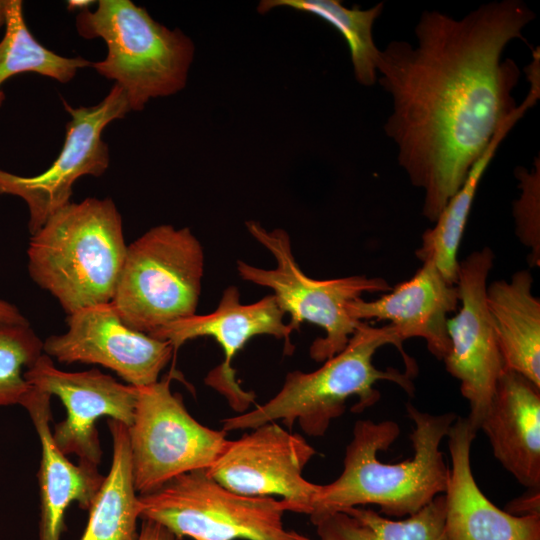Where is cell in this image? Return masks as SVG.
<instances>
[{
  "mask_svg": "<svg viewBox=\"0 0 540 540\" xmlns=\"http://www.w3.org/2000/svg\"><path fill=\"white\" fill-rule=\"evenodd\" d=\"M392 325L373 327L361 322L346 347L315 371H292L280 391L265 404L222 421L223 431L253 429L282 420L291 428L298 422L309 436H323L355 397L359 413L380 400L379 381L398 385L413 395L415 361L406 354Z\"/></svg>",
  "mask_w": 540,
  "mask_h": 540,
  "instance_id": "7a4b0ae2",
  "label": "cell"
},
{
  "mask_svg": "<svg viewBox=\"0 0 540 540\" xmlns=\"http://www.w3.org/2000/svg\"><path fill=\"white\" fill-rule=\"evenodd\" d=\"M91 1H69L68 2V7L70 9H76V8H80L81 10L85 9V8H88L89 5H91Z\"/></svg>",
  "mask_w": 540,
  "mask_h": 540,
  "instance_id": "4dcf8cb0",
  "label": "cell"
},
{
  "mask_svg": "<svg viewBox=\"0 0 540 540\" xmlns=\"http://www.w3.org/2000/svg\"><path fill=\"white\" fill-rule=\"evenodd\" d=\"M284 312L274 295H267L251 304L240 302L236 286H228L222 293L217 308L205 315H193L170 323L150 336L168 342L176 351L189 340L209 336L221 346L224 360L205 377V384L222 394L230 407L243 413L255 400L252 391H245L235 378L232 361L254 336L271 335L285 342V353L291 354L293 329L284 323Z\"/></svg>",
  "mask_w": 540,
  "mask_h": 540,
  "instance_id": "9a60e30c",
  "label": "cell"
},
{
  "mask_svg": "<svg viewBox=\"0 0 540 540\" xmlns=\"http://www.w3.org/2000/svg\"><path fill=\"white\" fill-rule=\"evenodd\" d=\"M459 303L457 286L449 284L432 261H425L410 279L379 298L350 302L348 312L356 321H389L401 342L424 339L428 351L443 361L450 350L449 314L458 310Z\"/></svg>",
  "mask_w": 540,
  "mask_h": 540,
  "instance_id": "e0dca14e",
  "label": "cell"
},
{
  "mask_svg": "<svg viewBox=\"0 0 540 540\" xmlns=\"http://www.w3.org/2000/svg\"><path fill=\"white\" fill-rule=\"evenodd\" d=\"M127 250L111 198H86L57 211L27 250L31 279L70 315L111 302Z\"/></svg>",
  "mask_w": 540,
  "mask_h": 540,
  "instance_id": "277c9868",
  "label": "cell"
},
{
  "mask_svg": "<svg viewBox=\"0 0 540 540\" xmlns=\"http://www.w3.org/2000/svg\"><path fill=\"white\" fill-rule=\"evenodd\" d=\"M521 190L513 204L515 232L521 243L530 249L528 263L540 266V164L536 159L533 168H519L515 172Z\"/></svg>",
  "mask_w": 540,
  "mask_h": 540,
  "instance_id": "4316f807",
  "label": "cell"
},
{
  "mask_svg": "<svg viewBox=\"0 0 540 540\" xmlns=\"http://www.w3.org/2000/svg\"><path fill=\"white\" fill-rule=\"evenodd\" d=\"M319 540H448L444 494L415 514L391 520L372 509L348 507L310 517ZM293 540H313L290 531Z\"/></svg>",
  "mask_w": 540,
  "mask_h": 540,
  "instance_id": "603a6c76",
  "label": "cell"
},
{
  "mask_svg": "<svg viewBox=\"0 0 540 540\" xmlns=\"http://www.w3.org/2000/svg\"><path fill=\"white\" fill-rule=\"evenodd\" d=\"M535 103L533 96L525 97L517 112L497 131L486 151L473 165L465 182L443 208L434 226L422 234L421 244L416 249L415 256L422 263L432 261L451 285L457 283L458 250L481 178L502 140Z\"/></svg>",
  "mask_w": 540,
  "mask_h": 540,
  "instance_id": "44dd1931",
  "label": "cell"
},
{
  "mask_svg": "<svg viewBox=\"0 0 540 540\" xmlns=\"http://www.w3.org/2000/svg\"><path fill=\"white\" fill-rule=\"evenodd\" d=\"M113 454L109 473L90 508L80 540H138L139 495L135 490L128 427L108 419Z\"/></svg>",
  "mask_w": 540,
  "mask_h": 540,
  "instance_id": "7402d4cb",
  "label": "cell"
},
{
  "mask_svg": "<svg viewBox=\"0 0 540 540\" xmlns=\"http://www.w3.org/2000/svg\"><path fill=\"white\" fill-rule=\"evenodd\" d=\"M171 374L137 387L133 421L128 427L134 487L138 495L155 491L181 474L209 469L229 440L187 411L170 388Z\"/></svg>",
  "mask_w": 540,
  "mask_h": 540,
  "instance_id": "9c48e42d",
  "label": "cell"
},
{
  "mask_svg": "<svg viewBox=\"0 0 540 540\" xmlns=\"http://www.w3.org/2000/svg\"><path fill=\"white\" fill-rule=\"evenodd\" d=\"M50 399V394L30 385L19 404L28 412L41 446L38 540H61L66 509L77 502L88 511L105 478L98 466L81 461L74 464L58 448L50 427Z\"/></svg>",
  "mask_w": 540,
  "mask_h": 540,
  "instance_id": "d6986e66",
  "label": "cell"
},
{
  "mask_svg": "<svg viewBox=\"0 0 540 540\" xmlns=\"http://www.w3.org/2000/svg\"><path fill=\"white\" fill-rule=\"evenodd\" d=\"M539 499V489H529L528 494H524L510 502L506 512L515 516L540 515Z\"/></svg>",
  "mask_w": 540,
  "mask_h": 540,
  "instance_id": "83f0119b",
  "label": "cell"
},
{
  "mask_svg": "<svg viewBox=\"0 0 540 540\" xmlns=\"http://www.w3.org/2000/svg\"><path fill=\"white\" fill-rule=\"evenodd\" d=\"M245 225L251 236L272 253L276 267L263 269L238 260L239 276L273 291L278 306L289 313L288 325L293 331L302 322L324 330L325 336L315 339L309 348L310 357L316 362H324L341 352L362 322L349 315L350 302L364 293H386L392 288L381 277L354 275L325 280L309 277L297 264L285 230L268 231L254 220Z\"/></svg>",
  "mask_w": 540,
  "mask_h": 540,
  "instance_id": "52a82bcc",
  "label": "cell"
},
{
  "mask_svg": "<svg viewBox=\"0 0 540 540\" xmlns=\"http://www.w3.org/2000/svg\"><path fill=\"white\" fill-rule=\"evenodd\" d=\"M43 354L30 324L0 325V407L20 404L30 385L24 372Z\"/></svg>",
  "mask_w": 540,
  "mask_h": 540,
  "instance_id": "484cf974",
  "label": "cell"
},
{
  "mask_svg": "<svg viewBox=\"0 0 540 540\" xmlns=\"http://www.w3.org/2000/svg\"><path fill=\"white\" fill-rule=\"evenodd\" d=\"M67 326L43 341L44 354L61 363L101 365L135 387L157 382L174 352L168 342L125 325L111 302L68 315Z\"/></svg>",
  "mask_w": 540,
  "mask_h": 540,
  "instance_id": "5bb4252c",
  "label": "cell"
},
{
  "mask_svg": "<svg viewBox=\"0 0 540 540\" xmlns=\"http://www.w3.org/2000/svg\"><path fill=\"white\" fill-rule=\"evenodd\" d=\"M534 19L520 0L482 4L461 18L424 11L415 46L394 40L379 50L377 81L392 100L384 131L399 166L423 191L430 222L517 112L520 71L502 54Z\"/></svg>",
  "mask_w": 540,
  "mask_h": 540,
  "instance_id": "6da1fadb",
  "label": "cell"
},
{
  "mask_svg": "<svg viewBox=\"0 0 540 540\" xmlns=\"http://www.w3.org/2000/svg\"><path fill=\"white\" fill-rule=\"evenodd\" d=\"M494 257L485 246L459 261L456 286L460 307L447 322L450 350L443 360L447 372L460 382V392L470 409L466 418L477 431L505 371L486 303Z\"/></svg>",
  "mask_w": 540,
  "mask_h": 540,
  "instance_id": "8fae6325",
  "label": "cell"
},
{
  "mask_svg": "<svg viewBox=\"0 0 540 540\" xmlns=\"http://www.w3.org/2000/svg\"><path fill=\"white\" fill-rule=\"evenodd\" d=\"M138 540H178L176 536L164 526L151 521L143 520Z\"/></svg>",
  "mask_w": 540,
  "mask_h": 540,
  "instance_id": "f1b7e54d",
  "label": "cell"
},
{
  "mask_svg": "<svg viewBox=\"0 0 540 540\" xmlns=\"http://www.w3.org/2000/svg\"><path fill=\"white\" fill-rule=\"evenodd\" d=\"M4 26L0 40V107L5 99L1 86L16 74L34 72L68 83L79 69L91 66L87 59L63 57L41 45L25 23L21 0H5Z\"/></svg>",
  "mask_w": 540,
  "mask_h": 540,
  "instance_id": "d4e9b609",
  "label": "cell"
},
{
  "mask_svg": "<svg viewBox=\"0 0 540 540\" xmlns=\"http://www.w3.org/2000/svg\"><path fill=\"white\" fill-rule=\"evenodd\" d=\"M140 519L154 521L178 540H293L283 525L282 500L237 494L207 469L171 479L155 491L139 495Z\"/></svg>",
  "mask_w": 540,
  "mask_h": 540,
  "instance_id": "ba28073f",
  "label": "cell"
},
{
  "mask_svg": "<svg viewBox=\"0 0 540 540\" xmlns=\"http://www.w3.org/2000/svg\"><path fill=\"white\" fill-rule=\"evenodd\" d=\"M406 412L414 425L412 457L398 463L378 458L400 434L395 421H356L343 470L333 482L320 485L310 517L367 504L388 516H409L444 494L449 468L440 445L458 416L423 412L410 403Z\"/></svg>",
  "mask_w": 540,
  "mask_h": 540,
  "instance_id": "3957f363",
  "label": "cell"
},
{
  "mask_svg": "<svg viewBox=\"0 0 540 540\" xmlns=\"http://www.w3.org/2000/svg\"><path fill=\"white\" fill-rule=\"evenodd\" d=\"M29 385L57 396L66 409V418L54 425L53 439L65 454L98 466L102 449L96 428L98 418L109 417L129 427L133 421L137 387L123 384L98 369L66 372L42 354L25 370Z\"/></svg>",
  "mask_w": 540,
  "mask_h": 540,
  "instance_id": "4fadbf2b",
  "label": "cell"
},
{
  "mask_svg": "<svg viewBox=\"0 0 540 540\" xmlns=\"http://www.w3.org/2000/svg\"><path fill=\"white\" fill-rule=\"evenodd\" d=\"M3 324H30L27 318L14 304L0 299V325Z\"/></svg>",
  "mask_w": 540,
  "mask_h": 540,
  "instance_id": "f546056e",
  "label": "cell"
},
{
  "mask_svg": "<svg viewBox=\"0 0 540 540\" xmlns=\"http://www.w3.org/2000/svg\"><path fill=\"white\" fill-rule=\"evenodd\" d=\"M288 7L315 15L331 24L345 39L351 56L356 80L363 86L377 81L376 62L379 48L373 39V25L383 11L384 4L371 8H347L338 0H263L257 11L264 14L273 8Z\"/></svg>",
  "mask_w": 540,
  "mask_h": 540,
  "instance_id": "cb8c5ba5",
  "label": "cell"
},
{
  "mask_svg": "<svg viewBox=\"0 0 540 540\" xmlns=\"http://www.w3.org/2000/svg\"><path fill=\"white\" fill-rule=\"evenodd\" d=\"M203 272V248L189 228L153 227L127 245L111 304L125 325L151 335L196 314Z\"/></svg>",
  "mask_w": 540,
  "mask_h": 540,
  "instance_id": "8992f818",
  "label": "cell"
},
{
  "mask_svg": "<svg viewBox=\"0 0 540 540\" xmlns=\"http://www.w3.org/2000/svg\"><path fill=\"white\" fill-rule=\"evenodd\" d=\"M480 429L503 468L528 489H540V387L505 370Z\"/></svg>",
  "mask_w": 540,
  "mask_h": 540,
  "instance_id": "ac0fdd59",
  "label": "cell"
},
{
  "mask_svg": "<svg viewBox=\"0 0 540 540\" xmlns=\"http://www.w3.org/2000/svg\"><path fill=\"white\" fill-rule=\"evenodd\" d=\"M236 440L207 469L227 489L244 496H280L287 511L310 515L320 485L303 477L315 449L299 434L268 422Z\"/></svg>",
  "mask_w": 540,
  "mask_h": 540,
  "instance_id": "7c38bea8",
  "label": "cell"
},
{
  "mask_svg": "<svg viewBox=\"0 0 540 540\" xmlns=\"http://www.w3.org/2000/svg\"><path fill=\"white\" fill-rule=\"evenodd\" d=\"M76 29L83 38L105 42L106 57L91 67L122 88L130 110H143L151 99L185 87L192 40L155 21L143 7L129 0H100L95 10L78 13Z\"/></svg>",
  "mask_w": 540,
  "mask_h": 540,
  "instance_id": "5b68a950",
  "label": "cell"
},
{
  "mask_svg": "<svg viewBox=\"0 0 540 540\" xmlns=\"http://www.w3.org/2000/svg\"><path fill=\"white\" fill-rule=\"evenodd\" d=\"M71 120L66 125L63 148L44 172L19 176L0 169V194L21 198L29 211L31 235L70 203L73 184L82 176L99 177L108 169L109 148L103 130L130 111L126 95L116 84L107 96L91 107L70 106L63 101Z\"/></svg>",
  "mask_w": 540,
  "mask_h": 540,
  "instance_id": "30bf717a",
  "label": "cell"
},
{
  "mask_svg": "<svg viewBox=\"0 0 540 540\" xmlns=\"http://www.w3.org/2000/svg\"><path fill=\"white\" fill-rule=\"evenodd\" d=\"M5 25V0H0V29Z\"/></svg>",
  "mask_w": 540,
  "mask_h": 540,
  "instance_id": "1f68e13d",
  "label": "cell"
},
{
  "mask_svg": "<svg viewBox=\"0 0 540 540\" xmlns=\"http://www.w3.org/2000/svg\"><path fill=\"white\" fill-rule=\"evenodd\" d=\"M532 284L531 272L519 270L487 285L486 303L505 370L540 387V299Z\"/></svg>",
  "mask_w": 540,
  "mask_h": 540,
  "instance_id": "ffe728a7",
  "label": "cell"
},
{
  "mask_svg": "<svg viewBox=\"0 0 540 540\" xmlns=\"http://www.w3.org/2000/svg\"><path fill=\"white\" fill-rule=\"evenodd\" d=\"M476 433L466 417H457L446 436L451 459L444 492L448 540H540V515L503 511L477 485L471 467Z\"/></svg>",
  "mask_w": 540,
  "mask_h": 540,
  "instance_id": "2e32d148",
  "label": "cell"
}]
</instances>
